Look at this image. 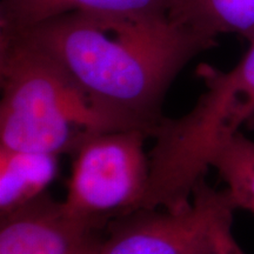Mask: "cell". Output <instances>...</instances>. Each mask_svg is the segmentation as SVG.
I'll return each mask as SVG.
<instances>
[{"instance_id":"6da1fadb","label":"cell","mask_w":254,"mask_h":254,"mask_svg":"<svg viewBox=\"0 0 254 254\" xmlns=\"http://www.w3.org/2000/svg\"><path fill=\"white\" fill-rule=\"evenodd\" d=\"M15 36L46 55L100 109L128 128L152 135L177 75L215 40L158 13L73 11L45 19Z\"/></svg>"},{"instance_id":"7a4b0ae2","label":"cell","mask_w":254,"mask_h":254,"mask_svg":"<svg viewBox=\"0 0 254 254\" xmlns=\"http://www.w3.org/2000/svg\"><path fill=\"white\" fill-rule=\"evenodd\" d=\"M0 147L59 155L92 134L126 129L52 59L0 33Z\"/></svg>"},{"instance_id":"3957f363","label":"cell","mask_w":254,"mask_h":254,"mask_svg":"<svg viewBox=\"0 0 254 254\" xmlns=\"http://www.w3.org/2000/svg\"><path fill=\"white\" fill-rule=\"evenodd\" d=\"M198 74L205 92L185 116L165 118L157 136L167 163L187 177L205 174L228 139L254 128V40L230 71L200 65Z\"/></svg>"},{"instance_id":"277c9868","label":"cell","mask_w":254,"mask_h":254,"mask_svg":"<svg viewBox=\"0 0 254 254\" xmlns=\"http://www.w3.org/2000/svg\"><path fill=\"white\" fill-rule=\"evenodd\" d=\"M140 128L92 134L73 152L66 208L78 217L107 225L113 217L140 208L150 182V154Z\"/></svg>"},{"instance_id":"5b68a950","label":"cell","mask_w":254,"mask_h":254,"mask_svg":"<svg viewBox=\"0 0 254 254\" xmlns=\"http://www.w3.org/2000/svg\"><path fill=\"white\" fill-rule=\"evenodd\" d=\"M100 222L73 214L45 194L1 217L0 254H77L98 240Z\"/></svg>"},{"instance_id":"8992f818","label":"cell","mask_w":254,"mask_h":254,"mask_svg":"<svg viewBox=\"0 0 254 254\" xmlns=\"http://www.w3.org/2000/svg\"><path fill=\"white\" fill-rule=\"evenodd\" d=\"M138 208L107 224V238L98 254H190L201 221V206L190 204L178 211Z\"/></svg>"},{"instance_id":"52a82bcc","label":"cell","mask_w":254,"mask_h":254,"mask_svg":"<svg viewBox=\"0 0 254 254\" xmlns=\"http://www.w3.org/2000/svg\"><path fill=\"white\" fill-rule=\"evenodd\" d=\"M174 0H1L0 31L23 30L66 12L93 13H158L166 12Z\"/></svg>"},{"instance_id":"ba28073f","label":"cell","mask_w":254,"mask_h":254,"mask_svg":"<svg viewBox=\"0 0 254 254\" xmlns=\"http://www.w3.org/2000/svg\"><path fill=\"white\" fill-rule=\"evenodd\" d=\"M58 174V155L0 147V218L45 195Z\"/></svg>"},{"instance_id":"9c48e42d","label":"cell","mask_w":254,"mask_h":254,"mask_svg":"<svg viewBox=\"0 0 254 254\" xmlns=\"http://www.w3.org/2000/svg\"><path fill=\"white\" fill-rule=\"evenodd\" d=\"M168 15L209 39L234 33L254 40V0H174Z\"/></svg>"},{"instance_id":"30bf717a","label":"cell","mask_w":254,"mask_h":254,"mask_svg":"<svg viewBox=\"0 0 254 254\" xmlns=\"http://www.w3.org/2000/svg\"><path fill=\"white\" fill-rule=\"evenodd\" d=\"M192 196L201 206V221L190 254H245L232 233L236 207L225 190H217L200 179Z\"/></svg>"},{"instance_id":"8fae6325","label":"cell","mask_w":254,"mask_h":254,"mask_svg":"<svg viewBox=\"0 0 254 254\" xmlns=\"http://www.w3.org/2000/svg\"><path fill=\"white\" fill-rule=\"evenodd\" d=\"M211 167L224 180V190L236 209L254 214V141L241 133L232 136L219 148Z\"/></svg>"},{"instance_id":"7c38bea8","label":"cell","mask_w":254,"mask_h":254,"mask_svg":"<svg viewBox=\"0 0 254 254\" xmlns=\"http://www.w3.org/2000/svg\"><path fill=\"white\" fill-rule=\"evenodd\" d=\"M99 243H100V239L93 241V243L85 247V249H82L80 252H78L77 254H98V247H99Z\"/></svg>"}]
</instances>
